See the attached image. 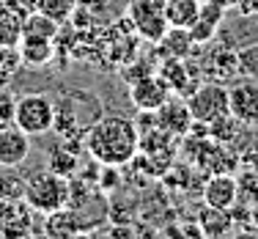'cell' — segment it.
Returning a JSON list of instances; mask_svg holds the SVG:
<instances>
[{
	"label": "cell",
	"mask_w": 258,
	"mask_h": 239,
	"mask_svg": "<svg viewBox=\"0 0 258 239\" xmlns=\"http://www.w3.org/2000/svg\"><path fill=\"white\" fill-rule=\"evenodd\" d=\"M170 96L173 94H170L168 83H165L157 72L135 80V83H129V102L135 105L138 113H157Z\"/></svg>",
	"instance_id": "cell-7"
},
{
	"label": "cell",
	"mask_w": 258,
	"mask_h": 239,
	"mask_svg": "<svg viewBox=\"0 0 258 239\" xmlns=\"http://www.w3.org/2000/svg\"><path fill=\"white\" fill-rule=\"evenodd\" d=\"M22 201H25L36 214L58 212V209H63V206H69V201H72V179L55 173L50 168L33 170L30 176H25Z\"/></svg>",
	"instance_id": "cell-2"
},
{
	"label": "cell",
	"mask_w": 258,
	"mask_h": 239,
	"mask_svg": "<svg viewBox=\"0 0 258 239\" xmlns=\"http://www.w3.org/2000/svg\"><path fill=\"white\" fill-rule=\"evenodd\" d=\"M126 22L140 39L157 41L168 30V20H165V0H129L126 9Z\"/></svg>",
	"instance_id": "cell-6"
},
{
	"label": "cell",
	"mask_w": 258,
	"mask_h": 239,
	"mask_svg": "<svg viewBox=\"0 0 258 239\" xmlns=\"http://www.w3.org/2000/svg\"><path fill=\"white\" fill-rule=\"evenodd\" d=\"M204 72L209 75V80H217V83H228L239 75V66H236V52L228 50H217L209 58V64L204 66Z\"/></svg>",
	"instance_id": "cell-20"
},
{
	"label": "cell",
	"mask_w": 258,
	"mask_h": 239,
	"mask_svg": "<svg viewBox=\"0 0 258 239\" xmlns=\"http://www.w3.org/2000/svg\"><path fill=\"white\" fill-rule=\"evenodd\" d=\"M204 204L217 206V209H231L239 201V185L233 173H209V179L201 187Z\"/></svg>",
	"instance_id": "cell-13"
},
{
	"label": "cell",
	"mask_w": 258,
	"mask_h": 239,
	"mask_svg": "<svg viewBox=\"0 0 258 239\" xmlns=\"http://www.w3.org/2000/svg\"><path fill=\"white\" fill-rule=\"evenodd\" d=\"M17 55H20L22 66H50L55 61V39H41V36H22V41L17 44Z\"/></svg>",
	"instance_id": "cell-15"
},
{
	"label": "cell",
	"mask_w": 258,
	"mask_h": 239,
	"mask_svg": "<svg viewBox=\"0 0 258 239\" xmlns=\"http://www.w3.org/2000/svg\"><path fill=\"white\" fill-rule=\"evenodd\" d=\"M236 185H239V201L255 204L258 201V168L242 170V176H236Z\"/></svg>",
	"instance_id": "cell-27"
},
{
	"label": "cell",
	"mask_w": 258,
	"mask_h": 239,
	"mask_svg": "<svg viewBox=\"0 0 258 239\" xmlns=\"http://www.w3.org/2000/svg\"><path fill=\"white\" fill-rule=\"evenodd\" d=\"M244 124L239 118H233L231 113L220 115V118H214L212 124H206V132L212 140H217V143H225V146H233L239 140V135H242Z\"/></svg>",
	"instance_id": "cell-21"
},
{
	"label": "cell",
	"mask_w": 258,
	"mask_h": 239,
	"mask_svg": "<svg viewBox=\"0 0 258 239\" xmlns=\"http://www.w3.org/2000/svg\"><path fill=\"white\" fill-rule=\"evenodd\" d=\"M157 47L162 58H189L195 41L189 36V28H168L162 33V39L157 41Z\"/></svg>",
	"instance_id": "cell-18"
},
{
	"label": "cell",
	"mask_w": 258,
	"mask_h": 239,
	"mask_svg": "<svg viewBox=\"0 0 258 239\" xmlns=\"http://www.w3.org/2000/svg\"><path fill=\"white\" fill-rule=\"evenodd\" d=\"M0 91H3V85H0Z\"/></svg>",
	"instance_id": "cell-35"
},
{
	"label": "cell",
	"mask_w": 258,
	"mask_h": 239,
	"mask_svg": "<svg viewBox=\"0 0 258 239\" xmlns=\"http://www.w3.org/2000/svg\"><path fill=\"white\" fill-rule=\"evenodd\" d=\"M75 9H77V0H39V11H41V14L52 17V20L60 22V25L72 22Z\"/></svg>",
	"instance_id": "cell-24"
},
{
	"label": "cell",
	"mask_w": 258,
	"mask_h": 239,
	"mask_svg": "<svg viewBox=\"0 0 258 239\" xmlns=\"http://www.w3.org/2000/svg\"><path fill=\"white\" fill-rule=\"evenodd\" d=\"M22 20L25 17L14 14V11H0V47L17 50V44L22 41Z\"/></svg>",
	"instance_id": "cell-23"
},
{
	"label": "cell",
	"mask_w": 258,
	"mask_h": 239,
	"mask_svg": "<svg viewBox=\"0 0 258 239\" xmlns=\"http://www.w3.org/2000/svg\"><path fill=\"white\" fill-rule=\"evenodd\" d=\"M44 234L50 236H75V234H83V231H88V225L83 223V217H80V212L75 206H63V209L58 212H50L44 214Z\"/></svg>",
	"instance_id": "cell-16"
},
{
	"label": "cell",
	"mask_w": 258,
	"mask_h": 239,
	"mask_svg": "<svg viewBox=\"0 0 258 239\" xmlns=\"http://www.w3.org/2000/svg\"><path fill=\"white\" fill-rule=\"evenodd\" d=\"M30 157V135H25L20 127L0 124V168H20Z\"/></svg>",
	"instance_id": "cell-11"
},
{
	"label": "cell",
	"mask_w": 258,
	"mask_h": 239,
	"mask_svg": "<svg viewBox=\"0 0 258 239\" xmlns=\"http://www.w3.org/2000/svg\"><path fill=\"white\" fill-rule=\"evenodd\" d=\"M154 72H157V66L149 64V61H135V64H124V80H126V85L135 83V80H140V77H146V75H154Z\"/></svg>",
	"instance_id": "cell-29"
},
{
	"label": "cell",
	"mask_w": 258,
	"mask_h": 239,
	"mask_svg": "<svg viewBox=\"0 0 258 239\" xmlns=\"http://www.w3.org/2000/svg\"><path fill=\"white\" fill-rule=\"evenodd\" d=\"M231 115L244 127H258V80L242 77L228 88Z\"/></svg>",
	"instance_id": "cell-8"
},
{
	"label": "cell",
	"mask_w": 258,
	"mask_h": 239,
	"mask_svg": "<svg viewBox=\"0 0 258 239\" xmlns=\"http://www.w3.org/2000/svg\"><path fill=\"white\" fill-rule=\"evenodd\" d=\"M83 113H91L99 118V99L85 91H66L60 94V99L55 102V121L52 132H58L60 138H83L88 127L80 121Z\"/></svg>",
	"instance_id": "cell-3"
},
{
	"label": "cell",
	"mask_w": 258,
	"mask_h": 239,
	"mask_svg": "<svg viewBox=\"0 0 258 239\" xmlns=\"http://www.w3.org/2000/svg\"><path fill=\"white\" fill-rule=\"evenodd\" d=\"M36 9H39V0H9V11H14L20 17H28Z\"/></svg>",
	"instance_id": "cell-30"
},
{
	"label": "cell",
	"mask_w": 258,
	"mask_h": 239,
	"mask_svg": "<svg viewBox=\"0 0 258 239\" xmlns=\"http://www.w3.org/2000/svg\"><path fill=\"white\" fill-rule=\"evenodd\" d=\"M25 193V179L14 173V168H6L0 173V201H20Z\"/></svg>",
	"instance_id": "cell-25"
},
{
	"label": "cell",
	"mask_w": 258,
	"mask_h": 239,
	"mask_svg": "<svg viewBox=\"0 0 258 239\" xmlns=\"http://www.w3.org/2000/svg\"><path fill=\"white\" fill-rule=\"evenodd\" d=\"M236 11L242 17H258V0H239Z\"/></svg>",
	"instance_id": "cell-31"
},
{
	"label": "cell",
	"mask_w": 258,
	"mask_h": 239,
	"mask_svg": "<svg viewBox=\"0 0 258 239\" xmlns=\"http://www.w3.org/2000/svg\"><path fill=\"white\" fill-rule=\"evenodd\" d=\"M60 33V22H55L52 17L41 14L39 9L30 11L22 20V36H41V39H55Z\"/></svg>",
	"instance_id": "cell-22"
},
{
	"label": "cell",
	"mask_w": 258,
	"mask_h": 239,
	"mask_svg": "<svg viewBox=\"0 0 258 239\" xmlns=\"http://www.w3.org/2000/svg\"><path fill=\"white\" fill-rule=\"evenodd\" d=\"M201 14V0H165V20L170 28H189Z\"/></svg>",
	"instance_id": "cell-19"
},
{
	"label": "cell",
	"mask_w": 258,
	"mask_h": 239,
	"mask_svg": "<svg viewBox=\"0 0 258 239\" xmlns=\"http://www.w3.org/2000/svg\"><path fill=\"white\" fill-rule=\"evenodd\" d=\"M189 113L198 124H212L214 118L231 113L228 105V85L217 83V80H204L192 94L187 96Z\"/></svg>",
	"instance_id": "cell-5"
},
{
	"label": "cell",
	"mask_w": 258,
	"mask_h": 239,
	"mask_svg": "<svg viewBox=\"0 0 258 239\" xmlns=\"http://www.w3.org/2000/svg\"><path fill=\"white\" fill-rule=\"evenodd\" d=\"M9 9V0H0V11H6Z\"/></svg>",
	"instance_id": "cell-34"
},
{
	"label": "cell",
	"mask_w": 258,
	"mask_h": 239,
	"mask_svg": "<svg viewBox=\"0 0 258 239\" xmlns=\"http://www.w3.org/2000/svg\"><path fill=\"white\" fill-rule=\"evenodd\" d=\"M217 3H223L225 9H236V3H239V0H217Z\"/></svg>",
	"instance_id": "cell-33"
},
{
	"label": "cell",
	"mask_w": 258,
	"mask_h": 239,
	"mask_svg": "<svg viewBox=\"0 0 258 239\" xmlns=\"http://www.w3.org/2000/svg\"><path fill=\"white\" fill-rule=\"evenodd\" d=\"M80 138H60V143H55L47 154V168L55 173L75 179V173L80 170V154H77Z\"/></svg>",
	"instance_id": "cell-14"
},
{
	"label": "cell",
	"mask_w": 258,
	"mask_h": 239,
	"mask_svg": "<svg viewBox=\"0 0 258 239\" xmlns=\"http://www.w3.org/2000/svg\"><path fill=\"white\" fill-rule=\"evenodd\" d=\"M154 121H157L159 130L170 132L173 138H184V135H189V130H192V124H195L187 99H184V96H176V94L154 113Z\"/></svg>",
	"instance_id": "cell-10"
},
{
	"label": "cell",
	"mask_w": 258,
	"mask_h": 239,
	"mask_svg": "<svg viewBox=\"0 0 258 239\" xmlns=\"http://www.w3.org/2000/svg\"><path fill=\"white\" fill-rule=\"evenodd\" d=\"M236 66H239V75L242 77L258 80V41L236 50Z\"/></svg>",
	"instance_id": "cell-26"
},
{
	"label": "cell",
	"mask_w": 258,
	"mask_h": 239,
	"mask_svg": "<svg viewBox=\"0 0 258 239\" xmlns=\"http://www.w3.org/2000/svg\"><path fill=\"white\" fill-rule=\"evenodd\" d=\"M33 231V209L25 201H0V236H28Z\"/></svg>",
	"instance_id": "cell-12"
},
{
	"label": "cell",
	"mask_w": 258,
	"mask_h": 239,
	"mask_svg": "<svg viewBox=\"0 0 258 239\" xmlns=\"http://www.w3.org/2000/svg\"><path fill=\"white\" fill-rule=\"evenodd\" d=\"M195 223H198V228H201V236H212V239L236 231L233 228L231 209H217V206H209V204H204V209L198 212Z\"/></svg>",
	"instance_id": "cell-17"
},
{
	"label": "cell",
	"mask_w": 258,
	"mask_h": 239,
	"mask_svg": "<svg viewBox=\"0 0 258 239\" xmlns=\"http://www.w3.org/2000/svg\"><path fill=\"white\" fill-rule=\"evenodd\" d=\"M157 75L168 83L170 94L184 96V99L201 85L198 72L189 66L187 58H162V64L157 66Z\"/></svg>",
	"instance_id": "cell-9"
},
{
	"label": "cell",
	"mask_w": 258,
	"mask_h": 239,
	"mask_svg": "<svg viewBox=\"0 0 258 239\" xmlns=\"http://www.w3.org/2000/svg\"><path fill=\"white\" fill-rule=\"evenodd\" d=\"M52 121H55V102L52 96L33 91L17 99L14 110V124L20 127L30 138H41V135L52 132Z\"/></svg>",
	"instance_id": "cell-4"
},
{
	"label": "cell",
	"mask_w": 258,
	"mask_h": 239,
	"mask_svg": "<svg viewBox=\"0 0 258 239\" xmlns=\"http://www.w3.org/2000/svg\"><path fill=\"white\" fill-rule=\"evenodd\" d=\"M250 223H253V231L258 234V201L253 204V209H250Z\"/></svg>",
	"instance_id": "cell-32"
},
{
	"label": "cell",
	"mask_w": 258,
	"mask_h": 239,
	"mask_svg": "<svg viewBox=\"0 0 258 239\" xmlns=\"http://www.w3.org/2000/svg\"><path fill=\"white\" fill-rule=\"evenodd\" d=\"M22 66L20 55L17 50H9V47H0V85H6L11 77H14V72Z\"/></svg>",
	"instance_id": "cell-28"
},
{
	"label": "cell",
	"mask_w": 258,
	"mask_h": 239,
	"mask_svg": "<svg viewBox=\"0 0 258 239\" xmlns=\"http://www.w3.org/2000/svg\"><path fill=\"white\" fill-rule=\"evenodd\" d=\"M83 146L104 168H124L140 151V130L126 115H99L85 130Z\"/></svg>",
	"instance_id": "cell-1"
}]
</instances>
